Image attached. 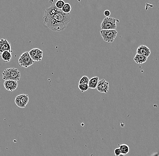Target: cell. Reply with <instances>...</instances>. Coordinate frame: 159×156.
<instances>
[{"mask_svg":"<svg viewBox=\"0 0 159 156\" xmlns=\"http://www.w3.org/2000/svg\"><path fill=\"white\" fill-rule=\"evenodd\" d=\"M71 21V15L66 14L62 10H59L55 14L44 15L43 24L49 29L54 32L64 30Z\"/></svg>","mask_w":159,"mask_h":156,"instance_id":"obj_1","label":"cell"},{"mask_svg":"<svg viewBox=\"0 0 159 156\" xmlns=\"http://www.w3.org/2000/svg\"><path fill=\"white\" fill-rule=\"evenodd\" d=\"M21 77V72L17 68H7L2 73L3 79L5 81L13 80L18 82L20 80Z\"/></svg>","mask_w":159,"mask_h":156,"instance_id":"obj_2","label":"cell"},{"mask_svg":"<svg viewBox=\"0 0 159 156\" xmlns=\"http://www.w3.org/2000/svg\"><path fill=\"white\" fill-rule=\"evenodd\" d=\"M119 23V20L115 18L106 17L101 23V30H116L117 27V24Z\"/></svg>","mask_w":159,"mask_h":156,"instance_id":"obj_3","label":"cell"},{"mask_svg":"<svg viewBox=\"0 0 159 156\" xmlns=\"http://www.w3.org/2000/svg\"><path fill=\"white\" fill-rule=\"evenodd\" d=\"M100 33L103 40L108 43H112L117 34L116 30H101Z\"/></svg>","mask_w":159,"mask_h":156,"instance_id":"obj_4","label":"cell"},{"mask_svg":"<svg viewBox=\"0 0 159 156\" xmlns=\"http://www.w3.org/2000/svg\"><path fill=\"white\" fill-rule=\"evenodd\" d=\"M19 66L20 67L27 68L34 63V61L30 56L29 52L23 53L18 59Z\"/></svg>","mask_w":159,"mask_h":156,"instance_id":"obj_5","label":"cell"},{"mask_svg":"<svg viewBox=\"0 0 159 156\" xmlns=\"http://www.w3.org/2000/svg\"><path fill=\"white\" fill-rule=\"evenodd\" d=\"M29 101V97L28 95L26 94H22L18 95L15 97V104L17 106L21 108H24L26 107Z\"/></svg>","mask_w":159,"mask_h":156,"instance_id":"obj_6","label":"cell"},{"mask_svg":"<svg viewBox=\"0 0 159 156\" xmlns=\"http://www.w3.org/2000/svg\"><path fill=\"white\" fill-rule=\"evenodd\" d=\"M29 54L33 60L34 62L41 61L43 58V51L38 48L32 49L29 51Z\"/></svg>","mask_w":159,"mask_h":156,"instance_id":"obj_7","label":"cell"},{"mask_svg":"<svg viewBox=\"0 0 159 156\" xmlns=\"http://www.w3.org/2000/svg\"><path fill=\"white\" fill-rule=\"evenodd\" d=\"M109 83L105 80L101 79L100 80L97 86V89L102 93H107L109 91Z\"/></svg>","mask_w":159,"mask_h":156,"instance_id":"obj_8","label":"cell"},{"mask_svg":"<svg viewBox=\"0 0 159 156\" xmlns=\"http://www.w3.org/2000/svg\"><path fill=\"white\" fill-rule=\"evenodd\" d=\"M3 85L6 90L11 92L15 90L18 86V82L13 80L5 81Z\"/></svg>","mask_w":159,"mask_h":156,"instance_id":"obj_9","label":"cell"},{"mask_svg":"<svg viewBox=\"0 0 159 156\" xmlns=\"http://www.w3.org/2000/svg\"><path fill=\"white\" fill-rule=\"evenodd\" d=\"M6 51L11 52V45L6 39H2L0 41V52L2 53Z\"/></svg>","mask_w":159,"mask_h":156,"instance_id":"obj_10","label":"cell"},{"mask_svg":"<svg viewBox=\"0 0 159 156\" xmlns=\"http://www.w3.org/2000/svg\"><path fill=\"white\" fill-rule=\"evenodd\" d=\"M137 53L148 58L151 55V50L145 45H141L137 48Z\"/></svg>","mask_w":159,"mask_h":156,"instance_id":"obj_11","label":"cell"},{"mask_svg":"<svg viewBox=\"0 0 159 156\" xmlns=\"http://www.w3.org/2000/svg\"><path fill=\"white\" fill-rule=\"evenodd\" d=\"M12 58V54L11 52L6 51L1 53V59L3 62L8 63Z\"/></svg>","mask_w":159,"mask_h":156,"instance_id":"obj_12","label":"cell"},{"mask_svg":"<svg viewBox=\"0 0 159 156\" xmlns=\"http://www.w3.org/2000/svg\"><path fill=\"white\" fill-rule=\"evenodd\" d=\"M147 58L145 56L137 53L134 58V60L137 64H142L147 61Z\"/></svg>","mask_w":159,"mask_h":156,"instance_id":"obj_13","label":"cell"},{"mask_svg":"<svg viewBox=\"0 0 159 156\" xmlns=\"http://www.w3.org/2000/svg\"><path fill=\"white\" fill-rule=\"evenodd\" d=\"M99 80V77H94L91 78L89 80V83L88 86L89 88L92 89H95L97 88V85H98Z\"/></svg>","mask_w":159,"mask_h":156,"instance_id":"obj_14","label":"cell"},{"mask_svg":"<svg viewBox=\"0 0 159 156\" xmlns=\"http://www.w3.org/2000/svg\"><path fill=\"white\" fill-rule=\"evenodd\" d=\"M118 148L121 151V154H122V156H125L129 153V147L127 144H118Z\"/></svg>","mask_w":159,"mask_h":156,"instance_id":"obj_15","label":"cell"},{"mask_svg":"<svg viewBox=\"0 0 159 156\" xmlns=\"http://www.w3.org/2000/svg\"><path fill=\"white\" fill-rule=\"evenodd\" d=\"M62 10L66 14H69L72 10V7L70 4L66 3L63 8L62 9Z\"/></svg>","mask_w":159,"mask_h":156,"instance_id":"obj_16","label":"cell"},{"mask_svg":"<svg viewBox=\"0 0 159 156\" xmlns=\"http://www.w3.org/2000/svg\"><path fill=\"white\" fill-rule=\"evenodd\" d=\"M89 79L87 76H84L81 78L79 82V84H86L88 85L89 83Z\"/></svg>","mask_w":159,"mask_h":156,"instance_id":"obj_17","label":"cell"},{"mask_svg":"<svg viewBox=\"0 0 159 156\" xmlns=\"http://www.w3.org/2000/svg\"><path fill=\"white\" fill-rule=\"evenodd\" d=\"M65 2L62 1V0H58V1H57L55 5L56 7L57 8L62 10V9L65 5Z\"/></svg>","mask_w":159,"mask_h":156,"instance_id":"obj_18","label":"cell"},{"mask_svg":"<svg viewBox=\"0 0 159 156\" xmlns=\"http://www.w3.org/2000/svg\"><path fill=\"white\" fill-rule=\"evenodd\" d=\"M79 89L81 90V92H84L87 91L89 89L88 85L86 84H79Z\"/></svg>","mask_w":159,"mask_h":156,"instance_id":"obj_19","label":"cell"},{"mask_svg":"<svg viewBox=\"0 0 159 156\" xmlns=\"http://www.w3.org/2000/svg\"><path fill=\"white\" fill-rule=\"evenodd\" d=\"M114 154H115V155L114 156H122V154H121V151H120L119 148L115 149Z\"/></svg>","mask_w":159,"mask_h":156,"instance_id":"obj_20","label":"cell"},{"mask_svg":"<svg viewBox=\"0 0 159 156\" xmlns=\"http://www.w3.org/2000/svg\"><path fill=\"white\" fill-rule=\"evenodd\" d=\"M104 15H105V16H106V17H109V16L111 14V12L109 10H106L104 11Z\"/></svg>","mask_w":159,"mask_h":156,"instance_id":"obj_21","label":"cell"},{"mask_svg":"<svg viewBox=\"0 0 159 156\" xmlns=\"http://www.w3.org/2000/svg\"></svg>","mask_w":159,"mask_h":156,"instance_id":"obj_22","label":"cell"}]
</instances>
